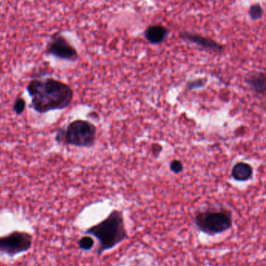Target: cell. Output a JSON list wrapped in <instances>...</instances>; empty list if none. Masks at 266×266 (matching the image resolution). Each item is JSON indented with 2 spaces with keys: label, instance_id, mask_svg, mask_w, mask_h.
<instances>
[{
  "label": "cell",
  "instance_id": "12",
  "mask_svg": "<svg viewBox=\"0 0 266 266\" xmlns=\"http://www.w3.org/2000/svg\"><path fill=\"white\" fill-rule=\"evenodd\" d=\"M26 109V101L23 98L18 97L13 103V110L16 115H21Z\"/></svg>",
  "mask_w": 266,
  "mask_h": 266
},
{
  "label": "cell",
  "instance_id": "14",
  "mask_svg": "<svg viewBox=\"0 0 266 266\" xmlns=\"http://www.w3.org/2000/svg\"><path fill=\"white\" fill-rule=\"evenodd\" d=\"M170 168L173 173H175V174H179V173H182L183 170H184V165L181 161L173 160L170 163Z\"/></svg>",
  "mask_w": 266,
  "mask_h": 266
},
{
  "label": "cell",
  "instance_id": "8",
  "mask_svg": "<svg viewBox=\"0 0 266 266\" xmlns=\"http://www.w3.org/2000/svg\"><path fill=\"white\" fill-rule=\"evenodd\" d=\"M168 34V29L159 24L149 26L145 31V38L152 44H160L163 42L166 41Z\"/></svg>",
  "mask_w": 266,
  "mask_h": 266
},
{
  "label": "cell",
  "instance_id": "4",
  "mask_svg": "<svg viewBox=\"0 0 266 266\" xmlns=\"http://www.w3.org/2000/svg\"><path fill=\"white\" fill-rule=\"evenodd\" d=\"M194 223L201 232L209 236H215L232 228L234 219L231 210L226 208L208 209L197 212Z\"/></svg>",
  "mask_w": 266,
  "mask_h": 266
},
{
  "label": "cell",
  "instance_id": "2",
  "mask_svg": "<svg viewBox=\"0 0 266 266\" xmlns=\"http://www.w3.org/2000/svg\"><path fill=\"white\" fill-rule=\"evenodd\" d=\"M85 234L98 240V256L113 249L128 238L123 212L113 209L105 220L88 228Z\"/></svg>",
  "mask_w": 266,
  "mask_h": 266
},
{
  "label": "cell",
  "instance_id": "10",
  "mask_svg": "<svg viewBox=\"0 0 266 266\" xmlns=\"http://www.w3.org/2000/svg\"><path fill=\"white\" fill-rule=\"evenodd\" d=\"M249 85L258 93L263 94L266 92V76L264 73H256L248 79Z\"/></svg>",
  "mask_w": 266,
  "mask_h": 266
},
{
  "label": "cell",
  "instance_id": "11",
  "mask_svg": "<svg viewBox=\"0 0 266 266\" xmlns=\"http://www.w3.org/2000/svg\"><path fill=\"white\" fill-rule=\"evenodd\" d=\"M94 245H95V241H94L93 238L88 236V235L82 237L78 241L79 248L81 250L85 251V252H88V251L93 249Z\"/></svg>",
  "mask_w": 266,
  "mask_h": 266
},
{
  "label": "cell",
  "instance_id": "5",
  "mask_svg": "<svg viewBox=\"0 0 266 266\" xmlns=\"http://www.w3.org/2000/svg\"><path fill=\"white\" fill-rule=\"evenodd\" d=\"M33 238L24 231H13L7 235L0 237V253L10 257L27 252L32 245Z\"/></svg>",
  "mask_w": 266,
  "mask_h": 266
},
{
  "label": "cell",
  "instance_id": "3",
  "mask_svg": "<svg viewBox=\"0 0 266 266\" xmlns=\"http://www.w3.org/2000/svg\"><path fill=\"white\" fill-rule=\"evenodd\" d=\"M96 127L88 120H76L67 126L58 129L55 140L57 143L90 148L96 140Z\"/></svg>",
  "mask_w": 266,
  "mask_h": 266
},
{
  "label": "cell",
  "instance_id": "7",
  "mask_svg": "<svg viewBox=\"0 0 266 266\" xmlns=\"http://www.w3.org/2000/svg\"><path fill=\"white\" fill-rule=\"evenodd\" d=\"M180 37L182 39L186 40L190 42L195 43L196 45H200L202 48L209 49L212 52H221L223 51V46L220 45L219 43L215 41L211 38L199 34H192V33L188 32V31H183L180 34Z\"/></svg>",
  "mask_w": 266,
  "mask_h": 266
},
{
  "label": "cell",
  "instance_id": "9",
  "mask_svg": "<svg viewBox=\"0 0 266 266\" xmlns=\"http://www.w3.org/2000/svg\"><path fill=\"white\" fill-rule=\"evenodd\" d=\"M231 175L235 181L245 182L252 179L253 176V168L249 163H238L233 167Z\"/></svg>",
  "mask_w": 266,
  "mask_h": 266
},
{
  "label": "cell",
  "instance_id": "13",
  "mask_svg": "<svg viewBox=\"0 0 266 266\" xmlns=\"http://www.w3.org/2000/svg\"><path fill=\"white\" fill-rule=\"evenodd\" d=\"M249 15L253 20H259L261 19L263 16V9L261 5L255 4L251 6L249 9Z\"/></svg>",
  "mask_w": 266,
  "mask_h": 266
},
{
  "label": "cell",
  "instance_id": "15",
  "mask_svg": "<svg viewBox=\"0 0 266 266\" xmlns=\"http://www.w3.org/2000/svg\"></svg>",
  "mask_w": 266,
  "mask_h": 266
},
{
  "label": "cell",
  "instance_id": "6",
  "mask_svg": "<svg viewBox=\"0 0 266 266\" xmlns=\"http://www.w3.org/2000/svg\"><path fill=\"white\" fill-rule=\"evenodd\" d=\"M45 52L57 59L75 62L78 59V52L60 32H55L51 36L47 44Z\"/></svg>",
  "mask_w": 266,
  "mask_h": 266
},
{
  "label": "cell",
  "instance_id": "1",
  "mask_svg": "<svg viewBox=\"0 0 266 266\" xmlns=\"http://www.w3.org/2000/svg\"><path fill=\"white\" fill-rule=\"evenodd\" d=\"M26 90L31 98L30 107L39 113L66 109L74 96L70 86L51 77L30 80Z\"/></svg>",
  "mask_w": 266,
  "mask_h": 266
}]
</instances>
